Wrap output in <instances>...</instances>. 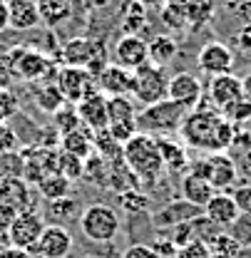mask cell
<instances>
[{
	"label": "cell",
	"mask_w": 251,
	"mask_h": 258,
	"mask_svg": "<svg viewBox=\"0 0 251 258\" xmlns=\"http://www.w3.org/2000/svg\"><path fill=\"white\" fill-rule=\"evenodd\" d=\"M179 134H182L187 147L207 152V154H214V152L231 149L234 137H236V127L229 119H224V114L219 109L196 104L194 109L187 112Z\"/></svg>",
	"instance_id": "obj_1"
},
{
	"label": "cell",
	"mask_w": 251,
	"mask_h": 258,
	"mask_svg": "<svg viewBox=\"0 0 251 258\" xmlns=\"http://www.w3.org/2000/svg\"><path fill=\"white\" fill-rule=\"evenodd\" d=\"M122 161L132 171L134 181L144 186H155L164 174V161L159 154L157 137L144 134V132H137L129 142L122 144Z\"/></svg>",
	"instance_id": "obj_2"
},
{
	"label": "cell",
	"mask_w": 251,
	"mask_h": 258,
	"mask_svg": "<svg viewBox=\"0 0 251 258\" xmlns=\"http://www.w3.org/2000/svg\"><path fill=\"white\" fill-rule=\"evenodd\" d=\"M189 109L182 104L172 102V99H162L149 107H144L142 112H137V132L152 134V137H169L177 134L182 129V122L187 117Z\"/></svg>",
	"instance_id": "obj_3"
},
{
	"label": "cell",
	"mask_w": 251,
	"mask_h": 258,
	"mask_svg": "<svg viewBox=\"0 0 251 258\" xmlns=\"http://www.w3.org/2000/svg\"><path fill=\"white\" fill-rule=\"evenodd\" d=\"M60 64L32 47H15L8 55V70L25 82H53Z\"/></svg>",
	"instance_id": "obj_4"
},
{
	"label": "cell",
	"mask_w": 251,
	"mask_h": 258,
	"mask_svg": "<svg viewBox=\"0 0 251 258\" xmlns=\"http://www.w3.org/2000/svg\"><path fill=\"white\" fill-rule=\"evenodd\" d=\"M60 57L65 64L85 67L92 77H97L107 67V47H105V40H97V37H72L63 45Z\"/></svg>",
	"instance_id": "obj_5"
},
{
	"label": "cell",
	"mask_w": 251,
	"mask_h": 258,
	"mask_svg": "<svg viewBox=\"0 0 251 258\" xmlns=\"http://www.w3.org/2000/svg\"><path fill=\"white\" fill-rule=\"evenodd\" d=\"M77 224L80 231L85 233V238H90L94 243H110L117 238L122 221H120V214L107 206V204H92L87 206L80 216H77Z\"/></svg>",
	"instance_id": "obj_6"
},
{
	"label": "cell",
	"mask_w": 251,
	"mask_h": 258,
	"mask_svg": "<svg viewBox=\"0 0 251 258\" xmlns=\"http://www.w3.org/2000/svg\"><path fill=\"white\" fill-rule=\"evenodd\" d=\"M189 171H194V174H199L202 179H207L214 191H229V189L236 184V179H239L236 161L231 159L226 152L207 154L204 159L189 164Z\"/></svg>",
	"instance_id": "obj_7"
},
{
	"label": "cell",
	"mask_w": 251,
	"mask_h": 258,
	"mask_svg": "<svg viewBox=\"0 0 251 258\" xmlns=\"http://www.w3.org/2000/svg\"><path fill=\"white\" fill-rule=\"evenodd\" d=\"M134 75V87H132V99H137L142 107H149L155 102L167 99V85L169 77L164 75V67L147 62L139 70L132 72Z\"/></svg>",
	"instance_id": "obj_8"
},
{
	"label": "cell",
	"mask_w": 251,
	"mask_h": 258,
	"mask_svg": "<svg viewBox=\"0 0 251 258\" xmlns=\"http://www.w3.org/2000/svg\"><path fill=\"white\" fill-rule=\"evenodd\" d=\"M53 82H55V87L63 92L67 104H77L80 99H85L90 92L97 90L92 75H90L85 67H72V64H60Z\"/></svg>",
	"instance_id": "obj_9"
},
{
	"label": "cell",
	"mask_w": 251,
	"mask_h": 258,
	"mask_svg": "<svg viewBox=\"0 0 251 258\" xmlns=\"http://www.w3.org/2000/svg\"><path fill=\"white\" fill-rule=\"evenodd\" d=\"M20 154H23V179L28 184H37L45 176L58 174V149L32 144L28 149H23Z\"/></svg>",
	"instance_id": "obj_10"
},
{
	"label": "cell",
	"mask_w": 251,
	"mask_h": 258,
	"mask_svg": "<svg viewBox=\"0 0 251 258\" xmlns=\"http://www.w3.org/2000/svg\"><path fill=\"white\" fill-rule=\"evenodd\" d=\"M42 228H45V219H42L37 211H23V214H18L15 221L10 224L8 238H10L13 246L25 248V251L32 253V248H35V243H37Z\"/></svg>",
	"instance_id": "obj_11"
},
{
	"label": "cell",
	"mask_w": 251,
	"mask_h": 258,
	"mask_svg": "<svg viewBox=\"0 0 251 258\" xmlns=\"http://www.w3.org/2000/svg\"><path fill=\"white\" fill-rule=\"evenodd\" d=\"M72 251V233L65 228V226H45L35 248H32V256L37 258H67V253Z\"/></svg>",
	"instance_id": "obj_12"
},
{
	"label": "cell",
	"mask_w": 251,
	"mask_h": 258,
	"mask_svg": "<svg viewBox=\"0 0 251 258\" xmlns=\"http://www.w3.org/2000/svg\"><path fill=\"white\" fill-rule=\"evenodd\" d=\"M112 60L115 64L125 67L129 72L139 70L142 64L149 62V52H147V40L139 37V35H122L115 45V52H112Z\"/></svg>",
	"instance_id": "obj_13"
},
{
	"label": "cell",
	"mask_w": 251,
	"mask_h": 258,
	"mask_svg": "<svg viewBox=\"0 0 251 258\" xmlns=\"http://www.w3.org/2000/svg\"><path fill=\"white\" fill-rule=\"evenodd\" d=\"M234 52L224 45V42H207L199 55H196V64L204 75L217 77V75H226L234 70Z\"/></svg>",
	"instance_id": "obj_14"
},
{
	"label": "cell",
	"mask_w": 251,
	"mask_h": 258,
	"mask_svg": "<svg viewBox=\"0 0 251 258\" xmlns=\"http://www.w3.org/2000/svg\"><path fill=\"white\" fill-rule=\"evenodd\" d=\"M202 82L191 75V72H177L174 77H169L167 85V99L182 104L184 109H194L202 99Z\"/></svg>",
	"instance_id": "obj_15"
},
{
	"label": "cell",
	"mask_w": 251,
	"mask_h": 258,
	"mask_svg": "<svg viewBox=\"0 0 251 258\" xmlns=\"http://www.w3.org/2000/svg\"><path fill=\"white\" fill-rule=\"evenodd\" d=\"M94 85L97 90L102 92L105 97H122V95H129L132 97V87H134V75L120 67V64H107L97 77H94Z\"/></svg>",
	"instance_id": "obj_16"
},
{
	"label": "cell",
	"mask_w": 251,
	"mask_h": 258,
	"mask_svg": "<svg viewBox=\"0 0 251 258\" xmlns=\"http://www.w3.org/2000/svg\"><path fill=\"white\" fill-rule=\"evenodd\" d=\"M32 204H35V199H32L30 184L25 179H20V176L0 179V206L23 214V211H35Z\"/></svg>",
	"instance_id": "obj_17"
},
{
	"label": "cell",
	"mask_w": 251,
	"mask_h": 258,
	"mask_svg": "<svg viewBox=\"0 0 251 258\" xmlns=\"http://www.w3.org/2000/svg\"><path fill=\"white\" fill-rule=\"evenodd\" d=\"M75 109H77L82 124L90 132H102L110 124V119H107V97L102 95L99 90H94L85 99H80L75 104Z\"/></svg>",
	"instance_id": "obj_18"
},
{
	"label": "cell",
	"mask_w": 251,
	"mask_h": 258,
	"mask_svg": "<svg viewBox=\"0 0 251 258\" xmlns=\"http://www.w3.org/2000/svg\"><path fill=\"white\" fill-rule=\"evenodd\" d=\"M239 97H244V92H241V77H236L234 72L217 75V77L209 80V99H212L214 109L221 112L224 107H229Z\"/></svg>",
	"instance_id": "obj_19"
},
{
	"label": "cell",
	"mask_w": 251,
	"mask_h": 258,
	"mask_svg": "<svg viewBox=\"0 0 251 258\" xmlns=\"http://www.w3.org/2000/svg\"><path fill=\"white\" fill-rule=\"evenodd\" d=\"M202 211L221 231H226L229 226L234 224V219L239 216V209H236V204H234V199H231L229 191H214V196L204 204Z\"/></svg>",
	"instance_id": "obj_20"
},
{
	"label": "cell",
	"mask_w": 251,
	"mask_h": 258,
	"mask_svg": "<svg viewBox=\"0 0 251 258\" xmlns=\"http://www.w3.org/2000/svg\"><path fill=\"white\" fill-rule=\"evenodd\" d=\"M157 147L162 161H164V171H172V174H187L189 171V154L187 147L172 137H157Z\"/></svg>",
	"instance_id": "obj_21"
},
{
	"label": "cell",
	"mask_w": 251,
	"mask_h": 258,
	"mask_svg": "<svg viewBox=\"0 0 251 258\" xmlns=\"http://www.w3.org/2000/svg\"><path fill=\"white\" fill-rule=\"evenodd\" d=\"M37 25H40L37 3H32V0H8V28L32 30Z\"/></svg>",
	"instance_id": "obj_22"
},
{
	"label": "cell",
	"mask_w": 251,
	"mask_h": 258,
	"mask_svg": "<svg viewBox=\"0 0 251 258\" xmlns=\"http://www.w3.org/2000/svg\"><path fill=\"white\" fill-rule=\"evenodd\" d=\"M58 149H63L67 154H75L80 159H87L94 152V132H90V129L82 124L80 129H72L67 134H60V147Z\"/></svg>",
	"instance_id": "obj_23"
},
{
	"label": "cell",
	"mask_w": 251,
	"mask_h": 258,
	"mask_svg": "<svg viewBox=\"0 0 251 258\" xmlns=\"http://www.w3.org/2000/svg\"><path fill=\"white\" fill-rule=\"evenodd\" d=\"M199 214H204L199 206L189 204V201H184V199H177V201H169L157 216H155V224L157 226H177V224H182V221L196 219Z\"/></svg>",
	"instance_id": "obj_24"
},
{
	"label": "cell",
	"mask_w": 251,
	"mask_h": 258,
	"mask_svg": "<svg viewBox=\"0 0 251 258\" xmlns=\"http://www.w3.org/2000/svg\"><path fill=\"white\" fill-rule=\"evenodd\" d=\"M72 0H37V13H40V23L47 28H58L72 18Z\"/></svg>",
	"instance_id": "obj_25"
},
{
	"label": "cell",
	"mask_w": 251,
	"mask_h": 258,
	"mask_svg": "<svg viewBox=\"0 0 251 258\" xmlns=\"http://www.w3.org/2000/svg\"><path fill=\"white\" fill-rule=\"evenodd\" d=\"M182 196H184V201L199 206V209H204V204L214 196V189H212L209 181L202 179L199 174L187 171V174H182Z\"/></svg>",
	"instance_id": "obj_26"
},
{
	"label": "cell",
	"mask_w": 251,
	"mask_h": 258,
	"mask_svg": "<svg viewBox=\"0 0 251 258\" xmlns=\"http://www.w3.org/2000/svg\"><path fill=\"white\" fill-rule=\"evenodd\" d=\"M167 3L177 5L184 13V18L191 28L209 23V18L214 15V0H167Z\"/></svg>",
	"instance_id": "obj_27"
},
{
	"label": "cell",
	"mask_w": 251,
	"mask_h": 258,
	"mask_svg": "<svg viewBox=\"0 0 251 258\" xmlns=\"http://www.w3.org/2000/svg\"><path fill=\"white\" fill-rule=\"evenodd\" d=\"M107 119L110 124H137V107L129 95L107 97ZM107 124V127H110Z\"/></svg>",
	"instance_id": "obj_28"
},
{
	"label": "cell",
	"mask_w": 251,
	"mask_h": 258,
	"mask_svg": "<svg viewBox=\"0 0 251 258\" xmlns=\"http://www.w3.org/2000/svg\"><path fill=\"white\" fill-rule=\"evenodd\" d=\"M147 52H149V62L157 64V67H164L177 57L179 45L172 35H157V37L147 40Z\"/></svg>",
	"instance_id": "obj_29"
},
{
	"label": "cell",
	"mask_w": 251,
	"mask_h": 258,
	"mask_svg": "<svg viewBox=\"0 0 251 258\" xmlns=\"http://www.w3.org/2000/svg\"><path fill=\"white\" fill-rule=\"evenodd\" d=\"M122 28H125V35H139L142 37V30H147V10L142 8L139 0H125L122 5Z\"/></svg>",
	"instance_id": "obj_30"
},
{
	"label": "cell",
	"mask_w": 251,
	"mask_h": 258,
	"mask_svg": "<svg viewBox=\"0 0 251 258\" xmlns=\"http://www.w3.org/2000/svg\"><path fill=\"white\" fill-rule=\"evenodd\" d=\"M35 186H37V191H40V196H42L45 201H55V199L70 196L72 181L65 179L63 174H50V176H45L42 181H37Z\"/></svg>",
	"instance_id": "obj_31"
},
{
	"label": "cell",
	"mask_w": 251,
	"mask_h": 258,
	"mask_svg": "<svg viewBox=\"0 0 251 258\" xmlns=\"http://www.w3.org/2000/svg\"><path fill=\"white\" fill-rule=\"evenodd\" d=\"M207 248H209L212 258H239V253H241V246H239L226 231L214 233V236L207 241Z\"/></svg>",
	"instance_id": "obj_32"
},
{
	"label": "cell",
	"mask_w": 251,
	"mask_h": 258,
	"mask_svg": "<svg viewBox=\"0 0 251 258\" xmlns=\"http://www.w3.org/2000/svg\"><path fill=\"white\" fill-rule=\"evenodd\" d=\"M35 104H37L42 112L55 114L65 104V97H63V92L55 87V82H42V87L35 92Z\"/></svg>",
	"instance_id": "obj_33"
},
{
	"label": "cell",
	"mask_w": 251,
	"mask_h": 258,
	"mask_svg": "<svg viewBox=\"0 0 251 258\" xmlns=\"http://www.w3.org/2000/svg\"><path fill=\"white\" fill-rule=\"evenodd\" d=\"M82 179L92 181V184H107L110 179V161L102 159L99 154H90L85 159V169H82Z\"/></svg>",
	"instance_id": "obj_34"
},
{
	"label": "cell",
	"mask_w": 251,
	"mask_h": 258,
	"mask_svg": "<svg viewBox=\"0 0 251 258\" xmlns=\"http://www.w3.org/2000/svg\"><path fill=\"white\" fill-rule=\"evenodd\" d=\"M221 114H224V119H229L234 127L239 129L241 124L251 122V99L239 97L236 102H231L229 107H224V109H221Z\"/></svg>",
	"instance_id": "obj_35"
},
{
	"label": "cell",
	"mask_w": 251,
	"mask_h": 258,
	"mask_svg": "<svg viewBox=\"0 0 251 258\" xmlns=\"http://www.w3.org/2000/svg\"><path fill=\"white\" fill-rule=\"evenodd\" d=\"M82 169H85V159L58 149V174H63L70 181H77V179H82Z\"/></svg>",
	"instance_id": "obj_36"
},
{
	"label": "cell",
	"mask_w": 251,
	"mask_h": 258,
	"mask_svg": "<svg viewBox=\"0 0 251 258\" xmlns=\"http://www.w3.org/2000/svg\"><path fill=\"white\" fill-rule=\"evenodd\" d=\"M53 122H55V129H58L60 134H67V132H72V129L82 127V119H80L75 104H67V102L53 114Z\"/></svg>",
	"instance_id": "obj_37"
},
{
	"label": "cell",
	"mask_w": 251,
	"mask_h": 258,
	"mask_svg": "<svg viewBox=\"0 0 251 258\" xmlns=\"http://www.w3.org/2000/svg\"><path fill=\"white\" fill-rule=\"evenodd\" d=\"M226 233L241 246V248H249L251 246V214H239L234 219V224L226 228Z\"/></svg>",
	"instance_id": "obj_38"
},
{
	"label": "cell",
	"mask_w": 251,
	"mask_h": 258,
	"mask_svg": "<svg viewBox=\"0 0 251 258\" xmlns=\"http://www.w3.org/2000/svg\"><path fill=\"white\" fill-rule=\"evenodd\" d=\"M47 214L53 219H77V199L63 196V199L47 201Z\"/></svg>",
	"instance_id": "obj_39"
},
{
	"label": "cell",
	"mask_w": 251,
	"mask_h": 258,
	"mask_svg": "<svg viewBox=\"0 0 251 258\" xmlns=\"http://www.w3.org/2000/svg\"><path fill=\"white\" fill-rule=\"evenodd\" d=\"M13 176L23 179V154L18 149L0 154V179H13Z\"/></svg>",
	"instance_id": "obj_40"
},
{
	"label": "cell",
	"mask_w": 251,
	"mask_h": 258,
	"mask_svg": "<svg viewBox=\"0 0 251 258\" xmlns=\"http://www.w3.org/2000/svg\"><path fill=\"white\" fill-rule=\"evenodd\" d=\"M82 5H85V10H87L90 15L107 18V15H112V13L122 10L125 0H82Z\"/></svg>",
	"instance_id": "obj_41"
},
{
	"label": "cell",
	"mask_w": 251,
	"mask_h": 258,
	"mask_svg": "<svg viewBox=\"0 0 251 258\" xmlns=\"http://www.w3.org/2000/svg\"><path fill=\"white\" fill-rule=\"evenodd\" d=\"M20 112V102L15 92H10L8 87H0V122H10L13 117H18Z\"/></svg>",
	"instance_id": "obj_42"
},
{
	"label": "cell",
	"mask_w": 251,
	"mask_h": 258,
	"mask_svg": "<svg viewBox=\"0 0 251 258\" xmlns=\"http://www.w3.org/2000/svg\"><path fill=\"white\" fill-rule=\"evenodd\" d=\"M159 13H162V23H164V28H169V30H184V28H189L184 13H182L177 5L167 3V5H164Z\"/></svg>",
	"instance_id": "obj_43"
},
{
	"label": "cell",
	"mask_w": 251,
	"mask_h": 258,
	"mask_svg": "<svg viewBox=\"0 0 251 258\" xmlns=\"http://www.w3.org/2000/svg\"><path fill=\"white\" fill-rule=\"evenodd\" d=\"M229 194H231L239 214H251V181H244V184L234 186Z\"/></svg>",
	"instance_id": "obj_44"
},
{
	"label": "cell",
	"mask_w": 251,
	"mask_h": 258,
	"mask_svg": "<svg viewBox=\"0 0 251 258\" xmlns=\"http://www.w3.org/2000/svg\"><path fill=\"white\" fill-rule=\"evenodd\" d=\"M174 258H212V253H209V248H207L204 241L194 238V241H189L187 246H179Z\"/></svg>",
	"instance_id": "obj_45"
},
{
	"label": "cell",
	"mask_w": 251,
	"mask_h": 258,
	"mask_svg": "<svg viewBox=\"0 0 251 258\" xmlns=\"http://www.w3.org/2000/svg\"><path fill=\"white\" fill-rule=\"evenodd\" d=\"M120 204L125 206L127 211H142V209H147L149 206V199L144 196V194L134 191V189H129V191H122L120 194Z\"/></svg>",
	"instance_id": "obj_46"
},
{
	"label": "cell",
	"mask_w": 251,
	"mask_h": 258,
	"mask_svg": "<svg viewBox=\"0 0 251 258\" xmlns=\"http://www.w3.org/2000/svg\"><path fill=\"white\" fill-rule=\"evenodd\" d=\"M196 236H194V226L191 221H182V224L172 226V236H169V241L179 248V246H187L189 241H194Z\"/></svg>",
	"instance_id": "obj_47"
},
{
	"label": "cell",
	"mask_w": 251,
	"mask_h": 258,
	"mask_svg": "<svg viewBox=\"0 0 251 258\" xmlns=\"http://www.w3.org/2000/svg\"><path fill=\"white\" fill-rule=\"evenodd\" d=\"M18 134H15V129L10 127L8 122H0V154H5V152H15L18 149Z\"/></svg>",
	"instance_id": "obj_48"
},
{
	"label": "cell",
	"mask_w": 251,
	"mask_h": 258,
	"mask_svg": "<svg viewBox=\"0 0 251 258\" xmlns=\"http://www.w3.org/2000/svg\"><path fill=\"white\" fill-rule=\"evenodd\" d=\"M234 47H236L244 57H251V23L241 25V30L234 35Z\"/></svg>",
	"instance_id": "obj_49"
},
{
	"label": "cell",
	"mask_w": 251,
	"mask_h": 258,
	"mask_svg": "<svg viewBox=\"0 0 251 258\" xmlns=\"http://www.w3.org/2000/svg\"><path fill=\"white\" fill-rule=\"evenodd\" d=\"M107 132H110V137H112L117 144H125V142H129V139L137 134V124H110Z\"/></svg>",
	"instance_id": "obj_50"
},
{
	"label": "cell",
	"mask_w": 251,
	"mask_h": 258,
	"mask_svg": "<svg viewBox=\"0 0 251 258\" xmlns=\"http://www.w3.org/2000/svg\"><path fill=\"white\" fill-rule=\"evenodd\" d=\"M226 8L231 10V15L244 20V25L251 23V0H226Z\"/></svg>",
	"instance_id": "obj_51"
},
{
	"label": "cell",
	"mask_w": 251,
	"mask_h": 258,
	"mask_svg": "<svg viewBox=\"0 0 251 258\" xmlns=\"http://www.w3.org/2000/svg\"><path fill=\"white\" fill-rule=\"evenodd\" d=\"M122 258H162V256L152 246H147V243H134V246H129L122 253Z\"/></svg>",
	"instance_id": "obj_52"
},
{
	"label": "cell",
	"mask_w": 251,
	"mask_h": 258,
	"mask_svg": "<svg viewBox=\"0 0 251 258\" xmlns=\"http://www.w3.org/2000/svg\"><path fill=\"white\" fill-rule=\"evenodd\" d=\"M152 248H155L162 258H174V253H177V246H174L169 238H157V243H155Z\"/></svg>",
	"instance_id": "obj_53"
},
{
	"label": "cell",
	"mask_w": 251,
	"mask_h": 258,
	"mask_svg": "<svg viewBox=\"0 0 251 258\" xmlns=\"http://www.w3.org/2000/svg\"><path fill=\"white\" fill-rule=\"evenodd\" d=\"M236 161V159H234ZM236 171L241 174V176H246V179H251V147L249 149H244L241 152V159L236 161Z\"/></svg>",
	"instance_id": "obj_54"
},
{
	"label": "cell",
	"mask_w": 251,
	"mask_h": 258,
	"mask_svg": "<svg viewBox=\"0 0 251 258\" xmlns=\"http://www.w3.org/2000/svg\"><path fill=\"white\" fill-rule=\"evenodd\" d=\"M15 216H18V211L0 206V228H3V231H8V228H10V224L15 221Z\"/></svg>",
	"instance_id": "obj_55"
},
{
	"label": "cell",
	"mask_w": 251,
	"mask_h": 258,
	"mask_svg": "<svg viewBox=\"0 0 251 258\" xmlns=\"http://www.w3.org/2000/svg\"><path fill=\"white\" fill-rule=\"evenodd\" d=\"M0 258H32V253L25 251V248H18V246H8V248L0 253Z\"/></svg>",
	"instance_id": "obj_56"
},
{
	"label": "cell",
	"mask_w": 251,
	"mask_h": 258,
	"mask_svg": "<svg viewBox=\"0 0 251 258\" xmlns=\"http://www.w3.org/2000/svg\"><path fill=\"white\" fill-rule=\"evenodd\" d=\"M144 10H162L167 5V0H139Z\"/></svg>",
	"instance_id": "obj_57"
},
{
	"label": "cell",
	"mask_w": 251,
	"mask_h": 258,
	"mask_svg": "<svg viewBox=\"0 0 251 258\" xmlns=\"http://www.w3.org/2000/svg\"><path fill=\"white\" fill-rule=\"evenodd\" d=\"M8 28V0H0V32Z\"/></svg>",
	"instance_id": "obj_58"
},
{
	"label": "cell",
	"mask_w": 251,
	"mask_h": 258,
	"mask_svg": "<svg viewBox=\"0 0 251 258\" xmlns=\"http://www.w3.org/2000/svg\"><path fill=\"white\" fill-rule=\"evenodd\" d=\"M241 92L246 99H251V72H246L244 77H241Z\"/></svg>",
	"instance_id": "obj_59"
},
{
	"label": "cell",
	"mask_w": 251,
	"mask_h": 258,
	"mask_svg": "<svg viewBox=\"0 0 251 258\" xmlns=\"http://www.w3.org/2000/svg\"><path fill=\"white\" fill-rule=\"evenodd\" d=\"M8 246H13V243H10V238H8V231H3V228H0V253H3Z\"/></svg>",
	"instance_id": "obj_60"
},
{
	"label": "cell",
	"mask_w": 251,
	"mask_h": 258,
	"mask_svg": "<svg viewBox=\"0 0 251 258\" xmlns=\"http://www.w3.org/2000/svg\"><path fill=\"white\" fill-rule=\"evenodd\" d=\"M32 3H37V0H32Z\"/></svg>",
	"instance_id": "obj_61"
}]
</instances>
